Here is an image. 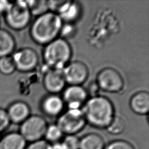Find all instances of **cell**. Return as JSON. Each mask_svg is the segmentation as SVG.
<instances>
[{
    "instance_id": "obj_1",
    "label": "cell",
    "mask_w": 149,
    "mask_h": 149,
    "mask_svg": "<svg viewBox=\"0 0 149 149\" xmlns=\"http://www.w3.org/2000/svg\"><path fill=\"white\" fill-rule=\"evenodd\" d=\"M81 109L86 122L97 128H106L115 116L113 104L101 95L87 99Z\"/></svg>"
},
{
    "instance_id": "obj_2",
    "label": "cell",
    "mask_w": 149,
    "mask_h": 149,
    "mask_svg": "<svg viewBox=\"0 0 149 149\" xmlns=\"http://www.w3.org/2000/svg\"><path fill=\"white\" fill-rule=\"evenodd\" d=\"M63 23L58 14L48 11L34 20L30 30L31 37L37 44L45 45L58 38Z\"/></svg>"
},
{
    "instance_id": "obj_3",
    "label": "cell",
    "mask_w": 149,
    "mask_h": 149,
    "mask_svg": "<svg viewBox=\"0 0 149 149\" xmlns=\"http://www.w3.org/2000/svg\"><path fill=\"white\" fill-rule=\"evenodd\" d=\"M70 45L64 38H57L45 45L43 60L49 68L62 69L71 59Z\"/></svg>"
},
{
    "instance_id": "obj_4",
    "label": "cell",
    "mask_w": 149,
    "mask_h": 149,
    "mask_svg": "<svg viewBox=\"0 0 149 149\" xmlns=\"http://www.w3.org/2000/svg\"><path fill=\"white\" fill-rule=\"evenodd\" d=\"M4 15L6 24L15 30L24 29L31 21V15L26 1L11 2Z\"/></svg>"
},
{
    "instance_id": "obj_5",
    "label": "cell",
    "mask_w": 149,
    "mask_h": 149,
    "mask_svg": "<svg viewBox=\"0 0 149 149\" xmlns=\"http://www.w3.org/2000/svg\"><path fill=\"white\" fill-rule=\"evenodd\" d=\"M86 123L83 113L80 109H68L58 117L56 125L63 134H75L81 131Z\"/></svg>"
},
{
    "instance_id": "obj_6",
    "label": "cell",
    "mask_w": 149,
    "mask_h": 149,
    "mask_svg": "<svg viewBox=\"0 0 149 149\" xmlns=\"http://www.w3.org/2000/svg\"><path fill=\"white\" fill-rule=\"evenodd\" d=\"M48 125L46 120L37 115H30L20 124L19 133L30 143L42 140Z\"/></svg>"
},
{
    "instance_id": "obj_7",
    "label": "cell",
    "mask_w": 149,
    "mask_h": 149,
    "mask_svg": "<svg viewBox=\"0 0 149 149\" xmlns=\"http://www.w3.org/2000/svg\"><path fill=\"white\" fill-rule=\"evenodd\" d=\"M96 83L100 89L111 93L120 91L124 86V81L121 74L111 68H104L98 73Z\"/></svg>"
},
{
    "instance_id": "obj_8",
    "label": "cell",
    "mask_w": 149,
    "mask_h": 149,
    "mask_svg": "<svg viewBox=\"0 0 149 149\" xmlns=\"http://www.w3.org/2000/svg\"><path fill=\"white\" fill-rule=\"evenodd\" d=\"M16 70L27 72L34 70L37 66L39 58L37 52L30 48H24L14 51L11 55Z\"/></svg>"
},
{
    "instance_id": "obj_9",
    "label": "cell",
    "mask_w": 149,
    "mask_h": 149,
    "mask_svg": "<svg viewBox=\"0 0 149 149\" xmlns=\"http://www.w3.org/2000/svg\"><path fill=\"white\" fill-rule=\"evenodd\" d=\"M62 72L66 83L69 85L81 86L88 76L87 66L80 61L69 62L62 69Z\"/></svg>"
},
{
    "instance_id": "obj_10",
    "label": "cell",
    "mask_w": 149,
    "mask_h": 149,
    "mask_svg": "<svg viewBox=\"0 0 149 149\" xmlns=\"http://www.w3.org/2000/svg\"><path fill=\"white\" fill-rule=\"evenodd\" d=\"M86 89L80 85H69L63 90L62 100L68 109H80L87 100Z\"/></svg>"
},
{
    "instance_id": "obj_11",
    "label": "cell",
    "mask_w": 149,
    "mask_h": 149,
    "mask_svg": "<svg viewBox=\"0 0 149 149\" xmlns=\"http://www.w3.org/2000/svg\"><path fill=\"white\" fill-rule=\"evenodd\" d=\"M66 83L62 69L49 68L44 76V87L51 94H57L63 91Z\"/></svg>"
},
{
    "instance_id": "obj_12",
    "label": "cell",
    "mask_w": 149,
    "mask_h": 149,
    "mask_svg": "<svg viewBox=\"0 0 149 149\" xmlns=\"http://www.w3.org/2000/svg\"><path fill=\"white\" fill-rule=\"evenodd\" d=\"M65 103L62 98L57 94H49L41 102V109L47 116L56 117L59 116L64 108Z\"/></svg>"
},
{
    "instance_id": "obj_13",
    "label": "cell",
    "mask_w": 149,
    "mask_h": 149,
    "mask_svg": "<svg viewBox=\"0 0 149 149\" xmlns=\"http://www.w3.org/2000/svg\"><path fill=\"white\" fill-rule=\"evenodd\" d=\"M6 111L10 122L15 124H21L30 115L28 104L20 101L12 103Z\"/></svg>"
},
{
    "instance_id": "obj_14",
    "label": "cell",
    "mask_w": 149,
    "mask_h": 149,
    "mask_svg": "<svg viewBox=\"0 0 149 149\" xmlns=\"http://www.w3.org/2000/svg\"><path fill=\"white\" fill-rule=\"evenodd\" d=\"M80 12V5L77 2L66 1L57 14L63 22L72 23L79 19Z\"/></svg>"
},
{
    "instance_id": "obj_15",
    "label": "cell",
    "mask_w": 149,
    "mask_h": 149,
    "mask_svg": "<svg viewBox=\"0 0 149 149\" xmlns=\"http://www.w3.org/2000/svg\"><path fill=\"white\" fill-rule=\"evenodd\" d=\"M26 143L19 132H12L0 138V149H24Z\"/></svg>"
},
{
    "instance_id": "obj_16",
    "label": "cell",
    "mask_w": 149,
    "mask_h": 149,
    "mask_svg": "<svg viewBox=\"0 0 149 149\" xmlns=\"http://www.w3.org/2000/svg\"><path fill=\"white\" fill-rule=\"evenodd\" d=\"M130 107L137 114H147L149 110L148 93L144 91L135 93L130 98Z\"/></svg>"
},
{
    "instance_id": "obj_17",
    "label": "cell",
    "mask_w": 149,
    "mask_h": 149,
    "mask_svg": "<svg viewBox=\"0 0 149 149\" xmlns=\"http://www.w3.org/2000/svg\"><path fill=\"white\" fill-rule=\"evenodd\" d=\"M16 42L7 30L0 29V58L11 55L15 51Z\"/></svg>"
},
{
    "instance_id": "obj_18",
    "label": "cell",
    "mask_w": 149,
    "mask_h": 149,
    "mask_svg": "<svg viewBox=\"0 0 149 149\" xmlns=\"http://www.w3.org/2000/svg\"><path fill=\"white\" fill-rule=\"evenodd\" d=\"M104 140L97 133H89L80 139L79 149H104Z\"/></svg>"
},
{
    "instance_id": "obj_19",
    "label": "cell",
    "mask_w": 149,
    "mask_h": 149,
    "mask_svg": "<svg viewBox=\"0 0 149 149\" xmlns=\"http://www.w3.org/2000/svg\"><path fill=\"white\" fill-rule=\"evenodd\" d=\"M31 16H38L49 11L47 1H26Z\"/></svg>"
},
{
    "instance_id": "obj_20",
    "label": "cell",
    "mask_w": 149,
    "mask_h": 149,
    "mask_svg": "<svg viewBox=\"0 0 149 149\" xmlns=\"http://www.w3.org/2000/svg\"><path fill=\"white\" fill-rule=\"evenodd\" d=\"M63 133L60 129V128L56 125L52 124L48 125L47 130L45 131L44 137L45 140L49 143H54L59 142V140L62 138Z\"/></svg>"
},
{
    "instance_id": "obj_21",
    "label": "cell",
    "mask_w": 149,
    "mask_h": 149,
    "mask_svg": "<svg viewBox=\"0 0 149 149\" xmlns=\"http://www.w3.org/2000/svg\"><path fill=\"white\" fill-rule=\"evenodd\" d=\"M126 123L125 120L120 116L115 115L106 129L111 134H119L124 131Z\"/></svg>"
},
{
    "instance_id": "obj_22",
    "label": "cell",
    "mask_w": 149,
    "mask_h": 149,
    "mask_svg": "<svg viewBox=\"0 0 149 149\" xmlns=\"http://www.w3.org/2000/svg\"><path fill=\"white\" fill-rule=\"evenodd\" d=\"M16 67L11 55L0 58V72L5 75L12 74Z\"/></svg>"
},
{
    "instance_id": "obj_23",
    "label": "cell",
    "mask_w": 149,
    "mask_h": 149,
    "mask_svg": "<svg viewBox=\"0 0 149 149\" xmlns=\"http://www.w3.org/2000/svg\"><path fill=\"white\" fill-rule=\"evenodd\" d=\"M62 143L66 149H79L80 139L75 134L66 135Z\"/></svg>"
},
{
    "instance_id": "obj_24",
    "label": "cell",
    "mask_w": 149,
    "mask_h": 149,
    "mask_svg": "<svg viewBox=\"0 0 149 149\" xmlns=\"http://www.w3.org/2000/svg\"><path fill=\"white\" fill-rule=\"evenodd\" d=\"M104 149H134V148L127 141L118 140L109 143Z\"/></svg>"
},
{
    "instance_id": "obj_25",
    "label": "cell",
    "mask_w": 149,
    "mask_h": 149,
    "mask_svg": "<svg viewBox=\"0 0 149 149\" xmlns=\"http://www.w3.org/2000/svg\"><path fill=\"white\" fill-rule=\"evenodd\" d=\"M10 121L6 110L0 108V133L8 129Z\"/></svg>"
},
{
    "instance_id": "obj_26",
    "label": "cell",
    "mask_w": 149,
    "mask_h": 149,
    "mask_svg": "<svg viewBox=\"0 0 149 149\" xmlns=\"http://www.w3.org/2000/svg\"><path fill=\"white\" fill-rule=\"evenodd\" d=\"M50 144L45 140H40L30 143L24 149H49Z\"/></svg>"
},
{
    "instance_id": "obj_27",
    "label": "cell",
    "mask_w": 149,
    "mask_h": 149,
    "mask_svg": "<svg viewBox=\"0 0 149 149\" xmlns=\"http://www.w3.org/2000/svg\"><path fill=\"white\" fill-rule=\"evenodd\" d=\"M11 2L6 1H0V15L5 14L8 9Z\"/></svg>"
},
{
    "instance_id": "obj_28",
    "label": "cell",
    "mask_w": 149,
    "mask_h": 149,
    "mask_svg": "<svg viewBox=\"0 0 149 149\" xmlns=\"http://www.w3.org/2000/svg\"><path fill=\"white\" fill-rule=\"evenodd\" d=\"M49 149H66L62 142H56L50 144Z\"/></svg>"
},
{
    "instance_id": "obj_29",
    "label": "cell",
    "mask_w": 149,
    "mask_h": 149,
    "mask_svg": "<svg viewBox=\"0 0 149 149\" xmlns=\"http://www.w3.org/2000/svg\"><path fill=\"white\" fill-rule=\"evenodd\" d=\"M0 23H1V22H0Z\"/></svg>"
}]
</instances>
